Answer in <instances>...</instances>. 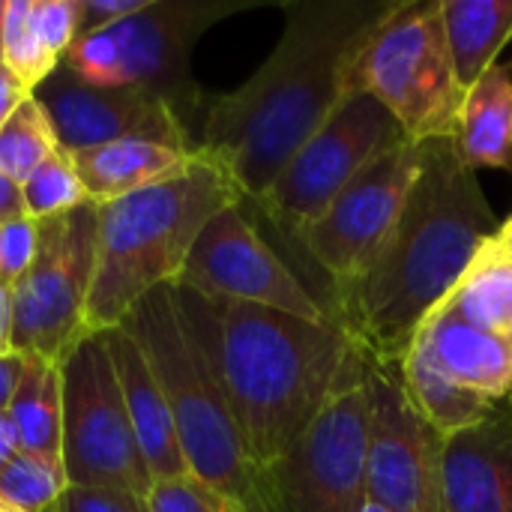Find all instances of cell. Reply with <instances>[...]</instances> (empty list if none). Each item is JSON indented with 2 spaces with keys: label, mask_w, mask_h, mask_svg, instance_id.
<instances>
[{
  "label": "cell",
  "mask_w": 512,
  "mask_h": 512,
  "mask_svg": "<svg viewBox=\"0 0 512 512\" xmlns=\"http://www.w3.org/2000/svg\"><path fill=\"white\" fill-rule=\"evenodd\" d=\"M363 512H390V510H384L381 504H375V501H369V504H366V510H363Z\"/></svg>",
  "instance_id": "obj_41"
},
{
  "label": "cell",
  "mask_w": 512,
  "mask_h": 512,
  "mask_svg": "<svg viewBox=\"0 0 512 512\" xmlns=\"http://www.w3.org/2000/svg\"><path fill=\"white\" fill-rule=\"evenodd\" d=\"M369 432V357L351 342L336 387L306 435L252 471L243 512H363Z\"/></svg>",
  "instance_id": "obj_6"
},
{
  "label": "cell",
  "mask_w": 512,
  "mask_h": 512,
  "mask_svg": "<svg viewBox=\"0 0 512 512\" xmlns=\"http://www.w3.org/2000/svg\"><path fill=\"white\" fill-rule=\"evenodd\" d=\"M255 468L282 459L327 405L351 339L333 321L204 297L174 285Z\"/></svg>",
  "instance_id": "obj_3"
},
{
  "label": "cell",
  "mask_w": 512,
  "mask_h": 512,
  "mask_svg": "<svg viewBox=\"0 0 512 512\" xmlns=\"http://www.w3.org/2000/svg\"><path fill=\"white\" fill-rule=\"evenodd\" d=\"M444 27L456 78L468 93L512 39V0H444Z\"/></svg>",
  "instance_id": "obj_22"
},
{
  "label": "cell",
  "mask_w": 512,
  "mask_h": 512,
  "mask_svg": "<svg viewBox=\"0 0 512 512\" xmlns=\"http://www.w3.org/2000/svg\"><path fill=\"white\" fill-rule=\"evenodd\" d=\"M147 0H81V36L135 15Z\"/></svg>",
  "instance_id": "obj_33"
},
{
  "label": "cell",
  "mask_w": 512,
  "mask_h": 512,
  "mask_svg": "<svg viewBox=\"0 0 512 512\" xmlns=\"http://www.w3.org/2000/svg\"><path fill=\"white\" fill-rule=\"evenodd\" d=\"M240 201L228 171L198 150L186 171L102 204L87 333L120 327L147 294L177 285L207 222Z\"/></svg>",
  "instance_id": "obj_4"
},
{
  "label": "cell",
  "mask_w": 512,
  "mask_h": 512,
  "mask_svg": "<svg viewBox=\"0 0 512 512\" xmlns=\"http://www.w3.org/2000/svg\"><path fill=\"white\" fill-rule=\"evenodd\" d=\"M48 512H147V501L123 489L66 486V492Z\"/></svg>",
  "instance_id": "obj_32"
},
{
  "label": "cell",
  "mask_w": 512,
  "mask_h": 512,
  "mask_svg": "<svg viewBox=\"0 0 512 512\" xmlns=\"http://www.w3.org/2000/svg\"><path fill=\"white\" fill-rule=\"evenodd\" d=\"M399 372H402V384H405V393H408L411 405L420 411V417L441 438H450V435L480 423L498 405V402L456 384L435 363V357H432V351H429V345H426V339L420 333L408 345Z\"/></svg>",
  "instance_id": "obj_21"
},
{
  "label": "cell",
  "mask_w": 512,
  "mask_h": 512,
  "mask_svg": "<svg viewBox=\"0 0 512 512\" xmlns=\"http://www.w3.org/2000/svg\"><path fill=\"white\" fill-rule=\"evenodd\" d=\"M468 168L512 171V66L495 63L468 93L453 132Z\"/></svg>",
  "instance_id": "obj_20"
},
{
  "label": "cell",
  "mask_w": 512,
  "mask_h": 512,
  "mask_svg": "<svg viewBox=\"0 0 512 512\" xmlns=\"http://www.w3.org/2000/svg\"><path fill=\"white\" fill-rule=\"evenodd\" d=\"M21 453V441H18V432L12 426V420L6 414H0V474L3 468Z\"/></svg>",
  "instance_id": "obj_38"
},
{
  "label": "cell",
  "mask_w": 512,
  "mask_h": 512,
  "mask_svg": "<svg viewBox=\"0 0 512 512\" xmlns=\"http://www.w3.org/2000/svg\"><path fill=\"white\" fill-rule=\"evenodd\" d=\"M27 360L24 354H0V414H6L21 378H24V369H27Z\"/></svg>",
  "instance_id": "obj_34"
},
{
  "label": "cell",
  "mask_w": 512,
  "mask_h": 512,
  "mask_svg": "<svg viewBox=\"0 0 512 512\" xmlns=\"http://www.w3.org/2000/svg\"><path fill=\"white\" fill-rule=\"evenodd\" d=\"M27 96H33V90H30L24 81H18V78L0 63V126L9 120V114H12Z\"/></svg>",
  "instance_id": "obj_35"
},
{
  "label": "cell",
  "mask_w": 512,
  "mask_h": 512,
  "mask_svg": "<svg viewBox=\"0 0 512 512\" xmlns=\"http://www.w3.org/2000/svg\"><path fill=\"white\" fill-rule=\"evenodd\" d=\"M33 24L45 48L63 60L81 36V0H33Z\"/></svg>",
  "instance_id": "obj_30"
},
{
  "label": "cell",
  "mask_w": 512,
  "mask_h": 512,
  "mask_svg": "<svg viewBox=\"0 0 512 512\" xmlns=\"http://www.w3.org/2000/svg\"><path fill=\"white\" fill-rule=\"evenodd\" d=\"M0 512H15V510H12V507H6V504L0 501Z\"/></svg>",
  "instance_id": "obj_42"
},
{
  "label": "cell",
  "mask_w": 512,
  "mask_h": 512,
  "mask_svg": "<svg viewBox=\"0 0 512 512\" xmlns=\"http://www.w3.org/2000/svg\"><path fill=\"white\" fill-rule=\"evenodd\" d=\"M60 387L69 486L123 489L147 498L153 477L135 441L105 333L84 336L60 360Z\"/></svg>",
  "instance_id": "obj_9"
},
{
  "label": "cell",
  "mask_w": 512,
  "mask_h": 512,
  "mask_svg": "<svg viewBox=\"0 0 512 512\" xmlns=\"http://www.w3.org/2000/svg\"><path fill=\"white\" fill-rule=\"evenodd\" d=\"M21 195H24V210L30 219L45 222L63 213L78 210L81 204H87V192L84 183L78 177V168L72 162V156L66 150H57L51 159H45L24 183H21Z\"/></svg>",
  "instance_id": "obj_28"
},
{
  "label": "cell",
  "mask_w": 512,
  "mask_h": 512,
  "mask_svg": "<svg viewBox=\"0 0 512 512\" xmlns=\"http://www.w3.org/2000/svg\"><path fill=\"white\" fill-rule=\"evenodd\" d=\"M420 174V144L405 141L357 174L294 240L330 276L333 294L351 285L390 237Z\"/></svg>",
  "instance_id": "obj_13"
},
{
  "label": "cell",
  "mask_w": 512,
  "mask_h": 512,
  "mask_svg": "<svg viewBox=\"0 0 512 512\" xmlns=\"http://www.w3.org/2000/svg\"><path fill=\"white\" fill-rule=\"evenodd\" d=\"M0 63L33 93L60 69V60L45 48L33 24V0H6Z\"/></svg>",
  "instance_id": "obj_26"
},
{
  "label": "cell",
  "mask_w": 512,
  "mask_h": 512,
  "mask_svg": "<svg viewBox=\"0 0 512 512\" xmlns=\"http://www.w3.org/2000/svg\"><path fill=\"white\" fill-rule=\"evenodd\" d=\"M180 288L204 297L240 300L306 321H333V312L297 279L246 216L243 201L219 210L195 240Z\"/></svg>",
  "instance_id": "obj_14"
},
{
  "label": "cell",
  "mask_w": 512,
  "mask_h": 512,
  "mask_svg": "<svg viewBox=\"0 0 512 512\" xmlns=\"http://www.w3.org/2000/svg\"><path fill=\"white\" fill-rule=\"evenodd\" d=\"M435 363L462 387L504 402L512 396V351L504 336L474 327L447 303H441L417 330Z\"/></svg>",
  "instance_id": "obj_18"
},
{
  "label": "cell",
  "mask_w": 512,
  "mask_h": 512,
  "mask_svg": "<svg viewBox=\"0 0 512 512\" xmlns=\"http://www.w3.org/2000/svg\"><path fill=\"white\" fill-rule=\"evenodd\" d=\"M495 234V210L453 138L420 141V174L390 237L369 267L333 294L336 324L366 357L402 366L423 321Z\"/></svg>",
  "instance_id": "obj_2"
},
{
  "label": "cell",
  "mask_w": 512,
  "mask_h": 512,
  "mask_svg": "<svg viewBox=\"0 0 512 512\" xmlns=\"http://www.w3.org/2000/svg\"><path fill=\"white\" fill-rule=\"evenodd\" d=\"M3 18H6V0H0V42H3Z\"/></svg>",
  "instance_id": "obj_40"
},
{
  "label": "cell",
  "mask_w": 512,
  "mask_h": 512,
  "mask_svg": "<svg viewBox=\"0 0 512 512\" xmlns=\"http://www.w3.org/2000/svg\"><path fill=\"white\" fill-rule=\"evenodd\" d=\"M57 150L51 117L36 96H27L0 126V171L18 186Z\"/></svg>",
  "instance_id": "obj_25"
},
{
  "label": "cell",
  "mask_w": 512,
  "mask_h": 512,
  "mask_svg": "<svg viewBox=\"0 0 512 512\" xmlns=\"http://www.w3.org/2000/svg\"><path fill=\"white\" fill-rule=\"evenodd\" d=\"M507 345H510V351H512V327H510V333H507Z\"/></svg>",
  "instance_id": "obj_43"
},
{
  "label": "cell",
  "mask_w": 512,
  "mask_h": 512,
  "mask_svg": "<svg viewBox=\"0 0 512 512\" xmlns=\"http://www.w3.org/2000/svg\"><path fill=\"white\" fill-rule=\"evenodd\" d=\"M474 327L507 339L512 327V255L504 252L495 237L477 252L462 282L444 300Z\"/></svg>",
  "instance_id": "obj_24"
},
{
  "label": "cell",
  "mask_w": 512,
  "mask_h": 512,
  "mask_svg": "<svg viewBox=\"0 0 512 512\" xmlns=\"http://www.w3.org/2000/svg\"><path fill=\"white\" fill-rule=\"evenodd\" d=\"M510 399H512V396H510Z\"/></svg>",
  "instance_id": "obj_44"
},
{
  "label": "cell",
  "mask_w": 512,
  "mask_h": 512,
  "mask_svg": "<svg viewBox=\"0 0 512 512\" xmlns=\"http://www.w3.org/2000/svg\"><path fill=\"white\" fill-rule=\"evenodd\" d=\"M0 354H15L12 348V285L0 279Z\"/></svg>",
  "instance_id": "obj_37"
},
{
  "label": "cell",
  "mask_w": 512,
  "mask_h": 512,
  "mask_svg": "<svg viewBox=\"0 0 512 512\" xmlns=\"http://www.w3.org/2000/svg\"><path fill=\"white\" fill-rule=\"evenodd\" d=\"M444 438L411 405L399 366L369 357L366 492L390 512H444Z\"/></svg>",
  "instance_id": "obj_12"
},
{
  "label": "cell",
  "mask_w": 512,
  "mask_h": 512,
  "mask_svg": "<svg viewBox=\"0 0 512 512\" xmlns=\"http://www.w3.org/2000/svg\"><path fill=\"white\" fill-rule=\"evenodd\" d=\"M444 512H512V399L444 438Z\"/></svg>",
  "instance_id": "obj_16"
},
{
  "label": "cell",
  "mask_w": 512,
  "mask_h": 512,
  "mask_svg": "<svg viewBox=\"0 0 512 512\" xmlns=\"http://www.w3.org/2000/svg\"><path fill=\"white\" fill-rule=\"evenodd\" d=\"M252 0H147L135 15L84 33L60 60L90 87H144L186 111L198 102L189 72L198 39Z\"/></svg>",
  "instance_id": "obj_7"
},
{
  "label": "cell",
  "mask_w": 512,
  "mask_h": 512,
  "mask_svg": "<svg viewBox=\"0 0 512 512\" xmlns=\"http://www.w3.org/2000/svg\"><path fill=\"white\" fill-rule=\"evenodd\" d=\"M405 141L411 138L402 123L372 93L354 90L285 162L258 207L294 237L303 225L318 219L357 174Z\"/></svg>",
  "instance_id": "obj_11"
},
{
  "label": "cell",
  "mask_w": 512,
  "mask_h": 512,
  "mask_svg": "<svg viewBox=\"0 0 512 512\" xmlns=\"http://www.w3.org/2000/svg\"><path fill=\"white\" fill-rule=\"evenodd\" d=\"M402 0H294L273 54L219 96L198 150L258 204L285 162L354 93L357 63Z\"/></svg>",
  "instance_id": "obj_1"
},
{
  "label": "cell",
  "mask_w": 512,
  "mask_h": 512,
  "mask_svg": "<svg viewBox=\"0 0 512 512\" xmlns=\"http://www.w3.org/2000/svg\"><path fill=\"white\" fill-rule=\"evenodd\" d=\"M21 450L51 462H63V387L60 366L48 360H27L24 378L6 408Z\"/></svg>",
  "instance_id": "obj_23"
},
{
  "label": "cell",
  "mask_w": 512,
  "mask_h": 512,
  "mask_svg": "<svg viewBox=\"0 0 512 512\" xmlns=\"http://www.w3.org/2000/svg\"><path fill=\"white\" fill-rule=\"evenodd\" d=\"M495 243L504 249V252H510L512 255V216L498 228V234H495Z\"/></svg>",
  "instance_id": "obj_39"
},
{
  "label": "cell",
  "mask_w": 512,
  "mask_h": 512,
  "mask_svg": "<svg viewBox=\"0 0 512 512\" xmlns=\"http://www.w3.org/2000/svg\"><path fill=\"white\" fill-rule=\"evenodd\" d=\"M354 90L372 93L414 144L453 138L465 90L447 42L444 0H402L366 45Z\"/></svg>",
  "instance_id": "obj_8"
},
{
  "label": "cell",
  "mask_w": 512,
  "mask_h": 512,
  "mask_svg": "<svg viewBox=\"0 0 512 512\" xmlns=\"http://www.w3.org/2000/svg\"><path fill=\"white\" fill-rule=\"evenodd\" d=\"M21 216H27L21 186L0 171V225H6L12 219H21Z\"/></svg>",
  "instance_id": "obj_36"
},
{
  "label": "cell",
  "mask_w": 512,
  "mask_h": 512,
  "mask_svg": "<svg viewBox=\"0 0 512 512\" xmlns=\"http://www.w3.org/2000/svg\"><path fill=\"white\" fill-rule=\"evenodd\" d=\"M120 327L144 351L165 393L189 477L243 512L255 465L246 456L219 381L180 312L174 285L147 294Z\"/></svg>",
  "instance_id": "obj_5"
},
{
  "label": "cell",
  "mask_w": 512,
  "mask_h": 512,
  "mask_svg": "<svg viewBox=\"0 0 512 512\" xmlns=\"http://www.w3.org/2000/svg\"><path fill=\"white\" fill-rule=\"evenodd\" d=\"M198 150H180L147 138H126L93 150L69 153L87 198L102 207L189 168Z\"/></svg>",
  "instance_id": "obj_19"
},
{
  "label": "cell",
  "mask_w": 512,
  "mask_h": 512,
  "mask_svg": "<svg viewBox=\"0 0 512 512\" xmlns=\"http://www.w3.org/2000/svg\"><path fill=\"white\" fill-rule=\"evenodd\" d=\"M147 512H237L222 495L198 483L195 477L159 480L147 492Z\"/></svg>",
  "instance_id": "obj_29"
},
{
  "label": "cell",
  "mask_w": 512,
  "mask_h": 512,
  "mask_svg": "<svg viewBox=\"0 0 512 512\" xmlns=\"http://www.w3.org/2000/svg\"><path fill=\"white\" fill-rule=\"evenodd\" d=\"M99 207L39 222V249L30 270L12 285L15 354L57 363L87 333V300L96 273Z\"/></svg>",
  "instance_id": "obj_10"
},
{
  "label": "cell",
  "mask_w": 512,
  "mask_h": 512,
  "mask_svg": "<svg viewBox=\"0 0 512 512\" xmlns=\"http://www.w3.org/2000/svg\"><path fill=\"white\" fill-rule=\"evenodd\" d=\"M39 249V222L30 216L0 225V279L15 285L33 264Z\"/></svg>",
  "instance_id": "obj_31"
},
{
  "label": "cell",
  "mask_w": 512,
  "mask_h": 512,
  "mask_svg": "<svg viewBox=\"0 0 512 512\" xmlns=\"http://www.w3.org/2000/svg\"><path fill=\"white\" fill-rule=\"evenodd\" d=\"M105 342H108L111 363H114V372H117V381H120V390L126 399L135 441L141 447V456L147 462L153 483L189 477L165 393H162L144 351L135 345V339L123 327L105 330Z\"/></svg>",
  "instance_id": "obj_17"
},
{
  "label": "cell",
  "mask_w": 512,
  "mask_h": 512,
  "mask_svg": "<svg viewBox=\"0 0 512 512\" xmlns=\"http://www.w3.org/2000/svg\"><path fill=\"white\" fill-rule=\"evenodd\" d=\"M63 462L36 453H18L0 474V501L15 512H48L66 492Z\"/></svg>",
  "instance_id": "obj_27"
},
{
  "label": "cell",
  "mask_w": 512,
  "mask_h": 512,
  "mask_svg": "<svg viewBox=\"0 0 512 512\" xmlns=\"http://www.w3.org/2000/svg\"><path fill=\"white\" fill-rule=\"evenodd\" d=\"M33 96L45 105L57 144L66 153L126 138L198 150V144L189 141L186 120L177 105L144 87H90L60 66Z\"/></svg>",
  "instance_id": "obj_15"
}]
</instances>
